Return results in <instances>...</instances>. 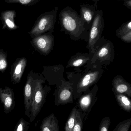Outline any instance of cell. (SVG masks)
<instances>
[{
  "label": "cell",
  "instance_id": "2e32d148",
  "mask_svg": "<svg viewBox=\"0 0 131 131\" xmlns=\"http://www.w3.org/2000/svg\"><path fill=\"white\" fill-rule=\"evenodd\" d=\"M41 131H60L59 122L54 113L45 118L40 127Z\"/></svg>",
  "mask_w": 131,
  "mask_h": 131
},
{
  "label": "cell",
  "instance_id": "7a4b0ae2",
  "mask_svg": "<svg viewBox=\"0 0 131 131\" xmlns=\"http://www.w3.org/2000/svg\"><path fill=\"white\" fill-rule=\"evenodd\" d=\"M58 9V7H56L51 11L40 15L31 30L28 33L32 38L47 32H54Z\"/></svg>",
  "mask_w": 131,
  "mask_h": 131
},
{
  "label": "cell",
  "instance_id": "7402d4cb",
  "mask_svg": "<svg viewBox=\"0 0 131 131\" xmlns=\"http://www.w3.org/2000/svg\"><path fill=\"white\" fill-rule=\"evenodd\" d=\"M7 53L3 50H0V72L4 73L7 68Z\"/></svg>",
  "mask_w": 131,
  "mask_h": 131
},
{
  "label": "cell",
  "instance_id": "30bf717a",
  "mask_svg": "<svg viewBox=\"0 0 131 131\" xmlns=\"http://www.w3.org/2000/svg\"><path fill=\"white\" fill-rule=\"evenodd\" d=\"M27 63V59L22 57L17 58L12 65L10 74L11 81L13 84H18L21 81Z\"/></svg>",
  "mask_w": 131,
  "mask_h": 131
},
{
  "label": "cell",
  "instance_id": "8fae6325",
  "mask_svg": "<svg viewBox=\"0 0 131 131\" xmlns=\"http://www.w3.org/2000/svg\"><path fill=\"white\" fill-rule=\"evenodd\" d=\"M0 100L3 104L5 113L8 114L11 112L15 105L13 90L8 87H5L4 89L0 88Z\"/></svg>",
  "mask_w": 131,
  "mask_h": 131
},
{
  "label": "cell",
  "instance_id": "5bb4252c",
  "mask_svg": "<svg viewBox=\"0 0 131 131\" xmlns=\"http://www.w3.org/2000/svg\"><path fill=\"white\" fill-rule=\"evenodd\" d=\"M112 85L114 87L113 91L131 97L130 84L125 81L121 76L117 75L115 77L113 80Z\"/></svg>",
  "mask_w": 131,
  "mask_h": 131
},
{
  "label": "cell",
  "instance_id": "f546056e",
  "mask_svg": "<svg viewBox=\"0 0 131 131\" xmlns=\"http://www.w3.org/2000/svg\"><path fill=\"white\" fill-rule=\"evenodd\" d=\"M118 1H126V0H118Z\"/></svg>",
  "mask_w": 131,
  "mask_h": 131
},
{
  "label": "cell",
  "instance_id": "52a82bcc",
  "mask_svg": "<svg viewBox=\"0 0 131 131\" xmlns=\"http://www.w3.org/2000/svg\"><path fill=\"white\" fill-rule=\"evenodd\" d=\"M94 55L91 61L93 63L107 64L113 60V45L110 41L95 49Z\"/></svg>",
  "mask_w": 131,
  "mask_h": 131
},
{
  "label": "cell",
  "instance_id": "d4e9b609",
  "mask_svg": "<svg viewBox=\"0 0 131 131\" xmlns=\"http://www.w3.org/2000/svg\"><path fill=\"white\" fill-rule=\"evenodd\" d=\"M41 0H5L8 4H19L24 5L31 6L37 4Z\"/></svg>",
  "mask_w": 131,
  "mask_h": 131
},
{
  "label": "cell",
  "instance_id": "4fadbf2b",
  "mask_svg": "<svg viewBox=\"0 0 131 131\" xmlns=\"http://www.w3.org/2000/svg\"><path fill=\"white\" fill-rule=\"evenodd\" d=\"M16 12L14 10L4 11L1 13L0 19L2 24V29H6L10 30H17L19 27L15 22Z\"/></svg>",
  "mask_w": 131,
  "mask_h": 131
},
{
  "label": "cell",
  "instance_id": "ac0fdd59",
  "mask_svg": "<svg viewBox=\"0 0 131 131\" xmlns=\"http://www.w3.org/2000/svg\"><path fill=\"white\" fill-rule=\"evenodd\" d=\"M115 98L120 107L125 111L130 112L131 102L130 100L124 94H119L114 92Z\"/></svg>",
  "mask_w": 131,
  "mask_h": 131
},
{
  "label": "cell",
  "instance_id": "83f0119b",
  "mask_svg": "<svg viewBox=\"0 0 131 131\" xmlns=\"http://www.w3.org/2000/svg\"><path fill=\"white\" fill-rule=\"evenodd\" d=\"M123 4L128 9L131 10V0H126L124 1Z\"/></svg>",
  "mask_w": 131,
  "mask_h": 131
},
{
  "label": "cell",
  "instance_id": "d6986e66",
  "mask_svg": "<svg viewBox=\"0 0 131 131\" xmlns=\"http://www.w3.org/2000/svg\"><path fill=\"white\" fill-rule=\"evenodd\" d=\"M77 110V108L75 107L72 110L65 124V131H73L76 122V114Z\"/></svg>",
  "mask_w": 131,
  "mask_h": 131
},
{
  "label": "cell",
  "instance_id": "ba28073f",
  "mask_svg": "<svg viewBox=\"0 0 131 131\" xmlns=\"http://www.w3.org/2000/svg\"><path fill=\"white\" fill-rule=\"evenodd\" d=\"M103 72L102 70L90 72L85 74L80 80L77 86V95L75 97L77 98L82 93L87 90L92 85L99 80Z\"/></svg>",
  "mask_w": 131,
  "mask_h": 131
},
{
  "label": "cell",
  "instance_id": "8992f818",
  "mask_svg": "<svg viewBox=\"0 0 131 131\" xmlns=\"http://www.w3.org/2000/svg\"><path fill=\"white\" fill-rule=\"evenodd\" d=\"M31 43L37 51L41 54L47 55L53 48L54 36L52 33L47 32L32 38Z\"/></svg>",
  "mask_w": 131,
  "mask_h": 131
},
{
  "label": "cell",
  "instance_id": "277c9868",
  "mask_svg": "<svg viewBox=\"0 0 131 131\" xmlns=\"http://www.w3.org/2000/svg\"><path fill=\"white\" fill-rule=\"evenodd\" d=\"M42 75L31 70L27 77V81L24 88V103L25 115L30 118L31 106L34 92L38 81Z\"/></svg>",
  "mask_w": 131,
  "mask_h": 131
},
{
  "label": "cell",
  "instance_id": "ffe728a7",
  "mask_svg": "<svg viewBox=\"0 0 131 131\" xmlns=\"http://www.w3.org/2000/svg\"><path fill=\"white\" fill-rule=\"evenodd\" d=\"M131 31V20L128 21L123 24L116 30V34L118 37L120 38L122 36Z\"/></svg>",
  "mask_w": 131,
  "mask_h": 131
},
{
  "label": "cell",
  "instance_id": "3957f363",
  "mask_svg": "<svg viewBox=\"0 0 131 131\" xmlns=\"http://www.w3.org/2000/svg\"><path fill=\"white\" fill-rule=\"evenodd\" d=\"M45 82L44 78L42 75L38 81L34 92L32 103L31 106L30 122H32L40 113L45 102L47 94L48 92V88L44 87L43 84Z\"/></svg>",
  "mask_w": 131,
  "mask_h": 131
},
{
  "label": "cell",
  "instance_id": "cb8c5ba5",
  "mask_svg": "<svg viewBox=\"0 0 131 131\" xmlns=\"http://www.w3.org/2000/svg\"><path fill=\"white\" fill-rule=\"evenodd\" d=\"M131 125V118H128L119 123L113 131H128Z\"/></svg>",
  "mask_w": 131,
  "mask_h": 131
},
{
  "label": "cell",
  "instance_id": "484cf974",
  "mask_svg": "<svg viewBox=\"0 0 131 131\" xmlns=\"http://www.w3.org/2000/svg\"><path fill=\"white\" fill-rule=\"evenodd\" d=\"M111 121L109 117H106L102 120L99 127V131H109Z\"/></svg>",
  "mask_w": 131,
  "mask_h": 131
},
{
  "label": "cell",
  "instance_id": "9a60e30c",
  "mask_svg": "<svg viewBox=\"0 0 131 131\" xmlns=\"http://www.w3.org/2000/svg\"><path fill=\"white\" fill-rule=\"evenodd\" d=\"M72 90L68 85L63 87L58 92L55 103L56 106L65 105L73 102Z\"/></svg>",
  "mask_w": 131,
  "mask_h": 131
},
{
  "label": "cell",
  "instance_id": "e0dca14e",
  "mask_svg": "<svg viewBox=\"0 0 131 131\" xmlns=\"http://www.w3.org/2000/svg\"><path fill=\"white\" fill-rule=\"evenodd\" d=\"M90 60L88 54H77L73 56L69 60L67 67H77L82 66Z\"/></svg>",
  "mask_w": 131,
  "mask_h": 131
},
{
  "label": "cell",
  "instance_id": "4316f807",
  "mask_svg": "<svg viewBox=\"0 0 131 131\" xmlns=\"http://www.w3.org/2000/svg\"><path fill=\"white\" fill-rule=\"evenodd\" d=\"M121 39L123 41L127 43H130L131 41V31L127 33L126 34L122 36Z\"/></svg>",
  "mask_w": 131,
  "mask_h": 131
},
{
  "label": "cell",
  "instance_id": "7c38bea8",
  "mask_svg": "<svg viewBox=\"0 0 131 131\" xmlns=\"http://www.w3.org/2000/svg\"><path fill=\"white\" fill-rule=\"evenodd\" d=\"M80 16L84 21L87 28H90L97 10V2L92 5L82 4L80 5Z\"/></svg>",
  "mask_w": 131,
  "mask_h": 131
},
{
  "label": "cell",
  "instance_id": "5b68a950",
  "mask_svg": "<svg viewBox=\"0 0 131 131\" xmlns=\"http://www.w3.org/2000/svg\"><path fill=\"white\" fill-rule=\"evenodd\" d=\"M104 12L102 10H97L90 28L88 47L92 52L95 51V46L100 38L105 26Z\"/></svg>",
  "mask_w": 131,
  "mask_h": 131
},
{
  "label": "cell",
  "instance_id": "603a6c76",
  "mask_svg": "<svg viewBox=\"0 0 131 131\" xmlns=\"http://www.w3.org/2000/svg\"><path fill=\"white\" fill-rule=\"evenodd\" d=\"M29 125L30 124L28 122L21 118L16 124L14 131H28Z\"/></svg>",
  "mask_w": 131,
  "mask_h": 131
},
{
  "label": "cell",
  "instance_id": "44dd1931",
  "mask_svg": "<svg viewBox=\"0 0 131 131\" xmlns=\"http://www.w3.org/2000/svg\"><path fill=\"white\" fill-rule=\"evenodd\" d=\"M84 116L80 110L78 109L76 114V122L73 131H82Z\"/></svg>",
  "mask_w": 131,
  "mask_h": 131
},
{
  "label": "cell",
  "instance_id": "f1b7e54d",
  "mask_svg": "<svg viewBox=\"0 0 131 131\" xmlns=\"http://www.w3.org/2000/svg\"><path fill=\"white\" fill-rule=\"evenodd\" d=\"M92 1L94 2H98L100 0H92Z\"/></svg>",
  "mask_w": 131,
  "mask_h": 131
},
{
  "label": "cell",
  "instance_id": "9c48e42d",
  "mask_svg": "<svg viewBox=\"0 0 131 131\" xmlns=\"http://www.w3.org/2000/svg\"><path fill=\"white\" fill-rule=\"evenodd\" d=\"M98 86L97 85L91 91H89L80 97L78 105L80 111L89 113L97 99V95Z\"/></svg>",
  "mask_w": 131,
  "mask_h": 131
},
{
  "label": "cell",
  "instance_id": "6da1fadb",
  "mask_svg": "<svg viewBox=\"0 0 131 131\" xmlns=\"http://www.w3.org/2000/svg\"><path fill=\"white\" fill-rule=\"evenodd\" d=\"M58 17L62 30L72 37L79 38L87 30L80 15L70 6L62 10Z\"/></svg>",
  "mask_w": 131,
  "mask_h": 131
}]
</instances>
